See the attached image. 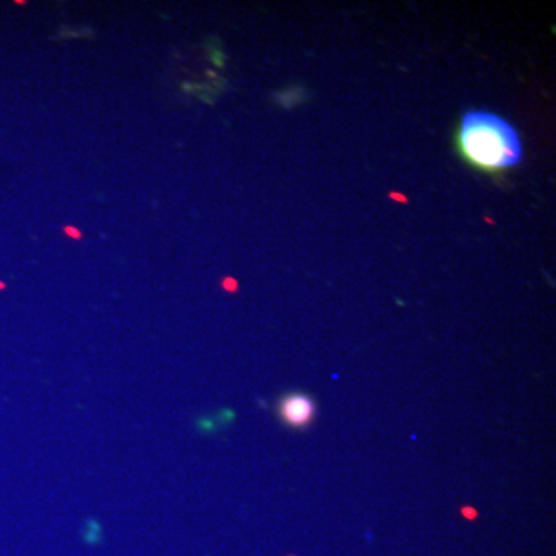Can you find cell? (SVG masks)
I'll list each match as a JSON object with an SVG mask.
<instances>
[{"instance_id": "obj_1", "label": "cell", "mask_w": 556, "mask_h": 556, "mask_svg": "<svg viewBox=\"0 0 556 556\" xmlns=\"http://www.w3.org/2000/svg\"><path fill=\"white\" fill-rule=\"evenodd\" d=\"M455 149L467 166L500 177L522 160L518 130L496 113L468 110L455 131Z\"/></svg>"}, {"instance_id": "obj_3", "label": "cell", "mask_w": 556, "mask_h": 556, "mask_svg": "<svg viewBox=\"0 0 556 556\" xmlns=\"http://www.w3.org/2000/svg\"><path fill=\"white\" fill-rule=\"evenodd\" d=\"M75 228H65V233H68V236H72L73 239H80V232L79 230H73Z\"/></svg>"}, {"instance_id": "obj_2", "label": "cell", "mask_w": 556, "mask_h": 556, "mask_svg": "<svg viewBox=\"0 0 556 556\" xmlns=\"http://www.w3.org/2000/svg\"><path fill=\"white\" fill-rule=\"evenodd\" d=\"M277 415L285 426L302 430L313 422L316 416V404L308 394L292 391L283 394L278 401Z\"/></svg>"}]
</instances>
